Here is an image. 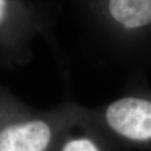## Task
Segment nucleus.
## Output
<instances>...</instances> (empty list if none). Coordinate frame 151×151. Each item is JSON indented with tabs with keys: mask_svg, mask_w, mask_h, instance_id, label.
Here are the masks:
<instances>
[{
	"mask_svg": "<svg viewBox=\"0 0 151 151\" xmlns=\"http://www.w3.org/2000/svg\"><path fill=\"white\" fill-rule=\"evenodd\" d=\"M106 121L114 131L129 139H150L151 102L137 97L119 100L108 108Z\"/></svg>",
	"mask_w": 151,
	"mask_h": 151,
	"instance_id": "nucleus-1",
	"label": "nucleus"
},
{
	"mask_svg": "<svg viewBox=\"0 0 151 151\" xmlns=\"http://www.w3.org/2000/svg\"><path fill=\"white\" fill-rule=\"evenodd\" d=\"M49 139L50 130L42 121L10 125L0 132V151H44Z\"/></svg>",
	"mask_w": 151,
	"mask_h": 151,
	"instance_id": "nucleus-2",
	"label": "nucleus"
},
{
	"mask_svg": "<svg viewBox=\"0 0 151 151\" xmlns=\"http://www.w3.org/2000/svg\"><path fill=\"white\" fill-rule=\"evenodd\" d=\"M110 14L125 28L151 24V0H110Z\"/></svg>",
	"mask_w": 151,
	"mask_h": 151,
	"instance_id": "nucleus-3",
	"label": "nucleus"
},
{
	"mask_svg": "<svg viewBox=\"0 0 151 151\" xmlns=\"http://www.w3.org/2000/svg\"><path fill=\"white\" fill-rule=\"evenodd\" d=\"M63 151H99L92 141L87 139H76L70 141Z\"/></svg>",
	"mask_w": 151,
	"mask_h": 151,
	"instance_id": "nucleus-4",
	"label": "nucleus"
},
{
	"mask_svg": "<svg viewBox=\"0 0 151 151\" xmlns=\"http://www.w3.org/2000/svg\"><path fill=\"white\" fill-rule=\"evenodd\" d=\"M6 9H7V4L6 0H0V22L4 20L6 14Z\"/></svg>",
	"mask_w": 151,
	"mask_h": 151,
	"instance_id": "nucleus-5",
	"label": "nucleus"
}]
</instances>
